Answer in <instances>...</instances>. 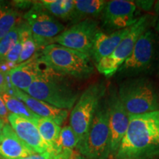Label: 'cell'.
I'll use <instances>...</instances> for the list:
<instances>
[{
  "label": "cell",
  "mask_w": 159,
  "mask_h": 159,
  "mask_svg": "<svg viewBox=\"0 0 159 159\" xmlns=\"http://www.w3.org/2000/svg\"><path fill=\"white\" fill-rule=\"evenodd\" d=\"M129 116L128 130L114 158L159 157V111Z\"/></svg>",
  "instance_id": "cell-1"
},
{
  "label": "cell",
  "mask_w": 159,
  "mask_h": 159,
  "mask_svg": "<svg viewBox=\"0 0 159 159\" xmlns=\"http://www.w3.org/2000/svg\"><path fill=\"white\" fill-rule=\"evenodd\" d=\"M68 77L47 66L25 92L55 108L69 111L76 103L80 93L69 83Z\"/></svg>",
  "instance_id": "cell-2"
},
{
  "label": "cell",
  "mask_w": 159,
  "mask_h": 159,
  "mask_svg": "<svg viewBox=\"0 0 159 159\" xmlns=\"http://www.w3.org/2000/svg\"><path fill=\"white\" fill-rule=\"evenodd\" d=\"M117 93L129 116L159 111V93L147 77L126 79L120 83Z\"/></svg>",
  "instance_id": "cell-3"
},
{
  "label": "cell",
  "mask_w": 159,
  "mask_h": 159,
  "mask_svg": "<svg viewBox=\"0 0 159 159\" xmlns=\"http://www.w3.org/2000/svg\"><path fill=\"white\" fill-rule=\"evenodd\" d=\"M41 57L49 68L66 77L86 79L94 71L89 56L57 43L46 46L41 51Z\"/></svg>",
  "instance_id": "cell-4"
},
{
  "label": "cell",
  "mask_w": 159,
  "mask_h": 159,
  "mask_svg": "<svg viewBox=\"0 0 159 159\" xmlns=\"http://www.w3.org/2000/svg\"><path fill=\"white\" fill-rule=\"evenodd\" d=\"M110 130L106 94L99 102L84 139L76 150L88 159H106L109 156Z\"/></svg>",
  "instance_id": "cell-5"
},
{
  "label": "cell",
  "mask_w": 159,
  "mask_h": 159,
  "mask_svg": "<svg viewBox=\"0 0 159 159\" xmlns=\"http://www.w3.org/2000/svg\"><path fill=\"white\" fill-rule=\"evenodd\" d=\"M107 89L104 82L93 83L80 95L73 106L69 121L79 142L84 139L88 132L99 102L106 94Z\"/></svg>",
  "instance_id": "cell-6"
},
{
  "label": "cell",
  "mask_w": 159,
  "mask_h": 159,
  "mask_svg": "<svg viewBox=\"0 0 159 159\" xmlns=\"http://www.w3.org/2000/svg\"><path fill=\"white\" fill-rule=\"evenodd\" d=\"M152 21V16L149 14L143 15L136 23L131 26L130 31L109 56L99 61L96 64L97 71L106 77L116 74L127 58L130 56L135 43L139 38L149 29Z\"/></svg>",
  "instance_id": "cell-7"
},
{
  "label": "cell",
  "mask_w": 159,
  "mask_h": 159,
  "mask_svg": "<svg viewBox=\"0 0 159 159\" xmlns=\"http://www.w3.org/2000/svg\"><path fill=\"white\" fill-rule=\"evenodd\" d=\"M23 19L30 28L39 51L52 44V40L66 29L65 25L46 11L39 2H33L23 15Z\"/></svg>",
  "instance_id": "cell-8"
},
{
  "label": "cell",
  "mask_w": 159,
  "mask_h": 159,
  "mask_svg": "<svg viewBox=\"0 0 159 159\" xmlns=\"http://www.w3.org/2000/svg\"><path fill=\"white\" fill-rule=\"evenodd\" d=\"M156 35L149 28L141 35L132 52L118 69L117 73L122 77H136L150 70L155 59Z\"/></svg>",
  "instance_id": "cell-9"
},
{
  "label": "cell",
  "mask_w": 159,
  "mask_h": 159,
  "mask_svg": "<svg viewBox=\"0 0 159 159\" xmlns=\"http://www.w3.org/2000/svg\"><path fill=\"white\" fill-rule=\"evenodd\" d=\"M99 31L98 21L87 19L65 29L52 40V43L74 49L90 57L94 38Z\"/></svg>",
  "instance_id": "cell-10"
},
{
  "label": "cell",
  "mask_w": 159,
  "mask_h": 159,
  "mask_svg": "<svg viewBox=\"0 0 159 159\" xmlns=\"http://www.w3.org/2000/svg\"><path fill=\"white\" fill-rule=\"evenodd\" d=\"M108 107L110 146L109 155L116 156L129 125V115L119 99L116 89L111 85L106 93Z\"/></svg>",
  "instance_id": "cell-11"
},
{
  "label": "cell",
  "mask_w": 159,
  "mask_h": 159,
  "mask_svg": "<svg viewBox=\"0 0 159 159\" xmlns=\"http://www.w3.org/2000/svg\"><path fill=\"white\" fill-rule=\"evenodd\" d=\"M139 14L140 11L134 1H108L101 16L102 27L111 33L128 28L142 16Z\"/></svg>",
  "instance_id": "cell-12"
},
{
  "label": "cell",
  "mask_w": 159,
  "mask_h": 159,
  "mask_svg": "<svg viewBox=\"0 0 159 159\" xmlns=\"http://www.w3.org/2000/svg\"><path fill=\"white\" fill-rule=\"evenodd\" d=\"M7 120L17 136L34 153L41 154L49 151L51 152L33 121L12 114H9Z\"/></svg>",
  "instance_id": "cell-13"
},
{
  "label": "cell",
  "mask_w": 159,
  "mask_h": 159,
  "mask_svg": "<svg viewBox=\"0 0 159 159\" xmlns=\"http://www.w3.org/2000/svg\"><path fill=\"white\" fill-rule=\"evenodd\" d=\"M47 66L41 59V52L35 53L28 61L16 66L8 71L10 83L13 87L25 92Z\"/></svg>",
  "instance_id": "cell-14"
},
{
  "label": "cell",
  "mask_w": 159,
  "mask_h": 159,
  "mask_svg": "<svg viewBox=\"0 0 159 159\" xmlns=\"http://www.w3.org/2000/svg\"><path fill=\"white\" fill-rule=\"evenodd\" d=\"M9 93L22 101L26 106L35 115L40 117H47L53 119L59 126L64 122L69 115V111L55 108L48 103L30 96L24 91L13 87L11 85Z\"/></svg>",
  "instance_id": "cell-15"
},
{
  "label": "cell",
  "mask_w": 159,
  "mask_h": 159,
  "mask_svg": "<svg viewBox=\"0 0 159 159\" xmlns=\"http://www.w3.org/2000/svg\"><path fill=\"white\" fill-rule=\"evenodd\" d=\"M130 27L120 30L105 33L102 31L97 33L94 38L90 57L97 64L99 61L108 57L115 50L117 46L126 36Z\"/></svg>",
  "instance_id": "cell-16"
},
{
  "label": "cell",
  "mask_w": 159,
  "mask_h": 159,
  "mask_svg": "<svg viewBox=\"0 0 159 159\" xmlns=\"http://www.w3.org/2000/svg\"><path fill=\"white\" fill-rule=\"evenodd\" d=\"M35 154L15 134L9 123L5 124L0 136V156L4 159H21Z\"/></svg>",
  "instance_id": "cell-17"
},
{
  "label": "cell",
  "mask_w": 159,
  "mask_h": 159,
  "mask_svg": "<svg viewBox=\"0 0 159 159\" xmlns=\"http://www.w3.org/2000/svg\"><path fill=\"white\" fill-rule=\"evenodd\" d=\"M40 4L57 19L71 21L74 25L75 10L74 0H43Z\"/></svg>",
  "instance_id": "cell-18"
},
{
  "label": "cell",
  "mask_w": 159,
  "mask_h": 159,
  "mask_svg": "<svg viewBox=\"0 0 159 159\" xmlns=\"http://www.w3.org/2000/svg\"><path fill=\"white\" fill-rule=\"evenodd\" d=\"M107 1L104 0H74L75 24L87 19H96L102 16Z\"/></svg>",
  "instance_id": "cell-19"
},
{
  "label": "cell",
  "mask_w": 159,
  "mask_h": 159,
  "mask_svg": "<svg viewBox=\"0 0 159 159\" xmlns=\"http://www.w3.org/2000/svg\"><path fill=\"white\" fill-rule=\"evenodd\" d=\"M33 122L36 125L41 138L48 145L51 152H54V147L58 139L61 130V126H59L53 119L47 117H39Z\"/></svg>",
  "instance_id": "cell-20"
},
{
  "label": "cell",
  "mask_w": 159,
  "mask_h": 159,
  "mask_svg": "<svg viewBox=\"0 0 159 159\" xmlns=\"http://www.w3.org/2000/svg\"><path fill=\"white\" fill-rule=\"evenodd\" d=\"M19 40L21 44V51L18 65L28 61L39 51L30 28L24 20L19 25Z\"/></svg>",
  "instance_id": "cell-21"
},
{
  "label": "cell",
  "mask_w": 159,
  "mask_h": 159,
  "mask_svg": "<svg viewBox=\"0 0 159 159\" xmlns=\"http://www.w3.org/2000/svg\"><path fill=\"white\" fill-rule=\"evenodd\" d=\"M21 12L14 7L0 3V40L23 21Z\"/></svg>",
  "instance_id": "cell-22"
},
{
  "label": "cell",
  "mask_w": 159,
  "mask_h": 159,
  "mask_svg": "<svg viewBox=\"0 0 159 159\" xmlns=\"http://www.w3.org/2000/svg\"><path fill=\"white\" fill-rule=\"evenodd\" d=\"M0 97L2 98L6 105V108L9 111L10 114L25 117V118L30 119L32 121L40 117L32 112L22 101H21L19 99L11 94L10 93H0Z\"/></svg>",
  "instance_id": "cell-23"
},
{
  "label": "cell",
  "mask_w": 159,
  "mask_h": 159,
  "mask_svg": "<svg viewBox=\"0 0 159 159\" xmlns=\"http://www.w3.org/2000/svg\"><path fill=\"white\" fill-rule=\"evenodd\" d=\"M79 140L71 128L70 125H66L61 130L60 135L53 151L56 154H60L65 150H72L76 149Z\"/></svg>",
  "instance_id": "cell-24"
},
{
  "label": "cell",
  "mask_w": 159,
  "mask_h": 159,
  "mask_svg": "<svg viewBox=\"0 0 159 159\" xmlns=\"http://www.w3.org/2000/svg\"><path fill=\"white\" fill-rule=\"evenodd\" d=\"M19 25L16 26L5 37L0 40V63L2 62L6 55L8 54L19 40Z\"/></svg>",
  "instance_id": "cell-25"
},
{
  "label": "cell",
  "mask_w": 159,
  "mask_h": 159,
  "mask_svg": "<svg viewBox=\"0 0 159 159\" xmlns=\"http://www.w3.org/2000/svg\"><path fill=\"white\" fill-rule=\"evenodd\" d=\"M10 89H11V83L8 78V72L0 68V93H9Z\"/></svg>",
  "instance_id": "cell-26"
},
{
  "label": "cell",
  "mask_w": 159,
  "mask_h": 159,
  "mask_svg": "<svg viewBox=\"0 0 159 159\" xmlns=\"http://www.w3.org/2000/svg\"><path fill=\"white\" fill-rule=\"evenodd\" d=\"M21 159H61V154H56L54 152H45L41 154H33Z\"/></svg>",
  "instance_id": "cell-27"
},
{
  "label": "cell",
  "mask_w": 159,
  "mask_h": 159,
  "mask_svg": "<svg viewBox=\"0 0 159 159\" xmlns=\"http://www.w3.org/2000/svg\"><path fill=\"white\" fill-rule=\"evenodd\" d=\"M61 159H88L76 150H65L61 152Z\"/></svg>",
  "instance_id": "cell-28"
},
{
  "label": "cell",
  "mask_w": 159,
  "mask_h": 159,
  "mask_svg": "<svg viewBox=\"0 0 159 159\" xmlns=\"http://www.w3.org/2000/svg\"><path fill=\"white\" fill-rule=\"evenodd\" d=\"M134 3L136 4V7L139 9L144 10L146 11H150L152 10V7L156 4L155 1H134Z\"/></svg>",
  "instance_id": "cell-29"
},
{
  "label": "cell",
  "mask_w": 159,
  "mask_h": 159,
  "mask_svg": "<svg viewBox=\"0 0 159 159\" xmlns=\"http://www.w3.org/2000/svg\"><path fill=\"white\" fill-rule=\"evenodd\" d=\"M9 114V111L6 108V105L4 102L2 98L0 97V119L3 121L5 124L8 123L7 117H8Z\"/></svg>",
  "instance_id": "cell-30"
},
{
  "label": "cell",
  "mask_w": 159,
  "mask_h": 159,
  "mask_svg": "<svg viewBox=\"0 0 159 159\" xmlns=\"http://www.w3.org/2000/svg\"><path fill=\"white\" fill-rule=\"evenodd\" d=\"M4 125H5V123L1 119H0V136H1L2 135V130H3V128H4Z\"/></svg>",
  "instance_id": "cell-31"
},
{
  "label": "cell",
  "mask_w": 159,
  "mask_h": 159,
  "mask_svg": "<svg viewBox=\"0 0 159 159\" xmlns=\"http://www.w3.org/2000/svg\"><path fill=\"white\" fill-rule=\"evenodd\" d=\"M156 30L157 33L159 34V16H158V19H157V22H156Z\"/></svg>",
  "instance_id": "cell-32"
},
{
  "label": "cell",
  "mask_w": 159,
  "mask_h": 159,
  "mask_svg": "<svg viewBox=\"0 0 159 159\" xmlns=\"http://www.w3.org/2000/svg\"><path fill=\"white\" fill-rule=\"evenodd\" d=\"M139 159H158V157H153V158H139Z\"/></svg>",
  "instance_id": "cell-33"
},
{
  "label": "cell",
  "mask_w": 159,
  "mask_h": 159,
  "mask_svg": "<svg viewBox=\"0 0 159 159\" xmlns=\"http://www.w3.org/2000/svg\"><path fill=\"white\" fill-rule=\"evenodd\" d=\"M0 159H4V158H2L1 156H0Z\"/></svg>",
  "instance_id": "cell-34"
},
{
  "label": "cell",
  "mask_w": 159,
  "mask_h": 159,
  "mask_svg": "<svg viewBox=\"0 0 159 159\" xmlns=\"http://www.w3.org/2000/svg\"><path fill=\"white\" fill-rule=\"evenodd\" d=\"M1 2H1V1H0V3H1Z\"/></svg>",
  "instance_id": "cell-35"
}]
</instances>
